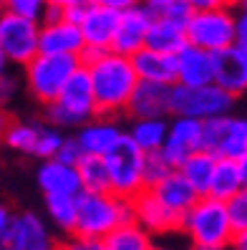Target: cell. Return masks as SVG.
<instances>
[{
  "label": "cell",
  "instance_id": "cell-1",
  "mask_svg": "<svg viewBox=\"0 0 247 250\" xmlns=\"http://www.w3.org/2000/svg\"><path fill=\"white\" fill-rule=\"evenodd\" d=\"M81 61L91 76L98 114L114 116L119 111H129V101L139 83L132 56L116 51H83Z\"/></svg>",
  "mask_w": 247,
  "mask_h": 250
},
{
  "label": "cell",
  "instance_id": "cell-2",
  "mask_svg": "<svg viewBox=\"0 0 247 250\" xmlns=\"http://www.w3.org/2000/svg\"><path fill=\"white\" fill-rule=\"evenodd\" d=\"M182 232L192 248L227 250L235 238V225L229 220L227 202L202 195L190 210L182 215Z\"/></svg>",
  "mask_w": 247,
  "mask_h": 250
},
{
  "label": "cell",
  "instance_id": "cell-3",
  "mask_svg": "<svg viewBox=\"0 0 247 250\" xmlns=\"http://www.w3.org/2000/svg\"><path fill=\"white\" fill-rule=\"evenodd\" d=\"M134 202L114 192H83L78 195V215L74 235L104 240L111 230L124 223H134Z\"/></svg>",
  "mask_w": 247,
  "mask_h": 250
},
{
  "label": "cell",
  "instance_id": "cell-4",
  "mask_svg": "<svg viewBox=\"0 0 247 250\" xmlns=\"http://www.w3.org/2000/svg\"><path fill=\"white\" fill-rule=\"evenodd\" d=\"M46 114H48V122L58 129L61 126H81L86 122H91L94 116H98L91 76L86 71V66H81L71 76V81L63 86V91L58 94V99L46 106Z\"/></svg>",
  "mask_w": 247,
  "mask_h": 250
},
{
  "label": "cell",
  "instance_id": "cell-5",
  "mask_svg": "<svg viewBox=\"0 0 247 250\" xmlns=\"http://www.w3.org/2000/svg\"><path fill=\"white\" fill-rule=\"evenodd\" d=\"M83 66L81 56H58V53H38L25 68V86L40 104H51L63 91L71 76Z\"/></svg>",
  "mask_w": 247,
  "mask_h": 250
},
{
  "label": "cell",
  "instance_id": "cell-6",
  "mask_svg": "<svg viewBox=\"0 0 247 250\" xmlns=\"http://www.w3.org/2000/svg\"><path fill=\"white\" fill-rule=\"evenodd\" d=\"M235 94L222 89L220 83H205V86H171V114L174 116H192V119H214L232 111Z\"/></svg>",
  "mask_w": 247,
  "mask_h": 250
},
{
  "label": "cell",
  "instance_id": "cell-7",
  "mask_svg": "<svg viewBox=\"0 0 247 250\" xmlns=\"http://www.w3.org/2000/svg\"><path fill=\"white\" fill-rule=\"evenodd\" d=\"M187 41L209 53H220L237 43V16L229 5L212 10H194L187 21Z\"/></svg>",
  "mask_w": 247,
  "mask_h": 250
},
{
  "label": "cell",
  "instance_id": "cell-8",
  "mask_svg": "<svg viewBox=\"0 0 247 250\" xmlns=\"http://www.w3.org/2000/svg\"><path fill=\"white\" fill-rule=\"evenodd\" d=\"M144 157L147 152L129 137L124 134L116 146L104 157L109 165V177H111V192L134 200L141 189H147L144 185Z\"/></svg>",
  "mask_w": 247,
  "mask_h": 250
},
{
  "label": "cell",
  "instance_id": "cell-9",
  "mask_svg": "<svg viewBox=\"0 0 247 250\" xmlns=\"http://www.w3.org/2000/svg\"><path fill=\"white\" fill-rule=\"evenodd\" d=\"M0 51L10 66H28L40 53V23L0 10Z\"/></svg>",
  "mask_w": 247,
  "mask_h": 250
},
{
  "label": "cell",
  "instance_id": "cell-10",
  "mask_svg": "<svg viewBox=\"0 0 247 250\" xmlns=\"http://www.w3.org/2000/svg\"><path fill=\"white\" fill-rule=\"evenodd\" d=\"M205 149L214 157L242 159L247 154V119L242 116H214L205 122Z\"/></svg>",
  "mask_w": 247,
  "mask_h": 250
},
{
  "label": "cell",
  "instance_id": "cell-11",
  "mask_svg": "<svg viewBox=\"0 0 247 250\" xmlns=\"http://www.w3.org/2000/svg\"><path fill=\"white\" fill-rule=\"evenodd\" d=\"M3 245L5 250H61L56 245L48 225L36 212L13 215V223Z\"/></svg>",
  "mask_w": 247,
  "mask_h": 250
},
{
  "label": "cell",
  "instance_id": "cell-12",
  "mask_svg": "<svg viewBox=\"0 0 247 250\" xmlns=\"http://www.w3.org/2000/svg\"><path fill=\"white\" fill-rule=\"evenodd\" d=\"M152 21H154V8L144 5V3L121 10L111 51L124 53V56H134L136 51H141L147 46V33H149Z\"/></svg>",
  "mask_w": 247,
  "mask_h": 250
},
{
  "label": "cell",
  "instance_id": "cell-13",
  "mask_svg": "<svg viewBox=\"0 0 247 250\" xmlns=\"http://www.w3.org/2000/svg\"><path fill=\"white\" fill-rule=\"evenodd\" d=\"M119 18H121V10L86 3L83 18L78 23L86 41V51H111L116 28H119Z\"/></svg>",
  "mask_w": 247,
  "mask_h": 250
},
{
  "label": "cell",
  "instance_id": "cell-14",
  "mask_svg": "<svg viewBox=\"0 0 247 250\" xmlns=\"http://www.w3.org/2000/svg\"><path fill=\"white\" fill-rule=\"evenodd\" d=\"M134 202V215L136 223L149 230L152 235H169V232H182V215L169 210L167 205L156 197L152 187L141 189V192L132 200Z\"/></svg>",
  "mask_w": 247,
  "mask_h": 250
},
{
  "label": "cell",
  "instance_id": "cell-15",
  "mask_svg": "<svg viewBox=\"0 0 247 250\" xmlns=\"http://www.w3.org/2000/svg\"><path fill=\"white\" fill-rule=\"evenodd\" d=\"M162 149L174 162V167H179L190 154L205 149V122L192 119V116H174V122H169V134Z\"/></svg>",
  "mask_w": 247,
  "mask_h": 250
},
{
  "label": "cell",
  "instance_id": "cell-16",
  "mask_svg": "<svg viewBox=\"0 0 247 250\" xmlns=\"http://www.w3.org/2000/svg\"><path fill=\"white\" fill-rule=\"evenodd\" d=\"M83 51H86V41L78 23L68 18L40 23V53L81 56Z\"/></svg>",
  "mask_w": 247,
  "mask_h": 250
},
{
  "label": "cell",
  "instance_id": "cell-17",
  "mask_svg": "<svg viewBox=\"0 0 247 250\" xmlns=\"http://www.w3.org/2000/svg\"><path fill=\"white\" fill-rule=\"evenodd\" d=\"M38 187L43 195H74L78 197L83 192V182L76 165H66L61 159H43L38 167Z\"/></svg>",
  "mask_w": 247,
  "mask_h": 250
},
{
  "label": "cell",
  "instance_id": "cell-18",
  "mask_svg": "<svg viewBox=\"0 0 247 250\" xmlns=\"http://www.w3.org/2000/svg\"><path fill=\"white\" fill-rule=\"evenodd\" d=\"M214 83H220L229 94L247 91V46H229L214 53Z\"/></svg>",
  "mask_w": 247,
  "mask_h": 250
},
{
  "label": "cell",
  "instance_id": "cell-19",
  "mask_svg": "<svg viewBox=\"0 0 247 250\" xmlns=\"http://www.w3.org/2000/svg\"><path fill=\"white\" fill-rule=\"evenodd\" d=\"M121 137H124V131L119 129V124L104 114H98V119L94 116L91 122L81 124L78 134H76L81 149L86 154H96V157H106Z\"/></svg>",
  "mask_w": 247,
  "mask_h": 250
},
{
  "label": "cell",
  "instance_id": "cell-20",
  "mask_svg": "<svg viewBox=\"0 0 247 250\" xmlns=\"http://www.w3.org/2000/svg\"><path fill=\"white\" fill-rule=\"evenodd\" d=\"M212 81H214V53L187 43L177 53V83L205 86Z\"/></svg>",
  "mask_w": 247,
  "mask_h": 250
},
{
  "label": "cell",
  "instance_id": "cell-21",
  "mask_svg": "<svg viewBox=\"0 0 247 250\" xmlns=\"http://www.w3.org/2000/svg\"><path fill=\"white\" fill-rule=\"evenodd\" d=\"M129 114L134 119L171 114V86L156 81H139L132 101H129Z\"/></svg>",
  "mask_w": 247,
  "mask_h": 250
},
{
  "label": "cell",
  "instance_id": "cell-22",
  "mask_svg": "<svg viewBox=\"0 0 247 250\" xmlns=\"http://www.w3.org/2000/svg\"><path fill=\"white\" fill-rule=\"evenodd\" d=\"M134 68L139 73V81H156V83H177V56L174 53H164L144 46L141 51H136L132 56Z\"/></svg>",
  "mask_w": 247,
  "mask_h": 250
},
{
  "label": "cell",
  "instance_id": "cell-23",
  "mask_svg": "<svg viewBox=\"0 0 247 250\" xmlns=\"http://www.w3.org/2000/svg\"><path fill=\"white\" fill-rule=\"evenodd\" d=\"M187 43H190L187 41V23L167 18V16H162V13L154 10V21H152L149 33H147V46L177 56Z\"/></svg>",
  "mask_w": 247,
  "mask_h": 250
},
{
  "label": "cell",
  "instance_id": "cell-24",
  "mask_svg": "<svg viewBox=\"0 0 247 250\" xmlns=\"http://www.w3.org/2000/svg\"><path fill=\"white\" fill-rule=\"evenodd\" d=\"M154 192H156V197L162 200L169 210H174L177 215H184L187 210L192 208V205L202 197L197 189L190 185V180L184 177V174L179 172V169H174L169 177H164L159 185H154L152 187Z\"/></svg>",
  "mask_w": 247,
  "mask_h": 250
},
{
  "label": "cell",
  "instance_id": "cell-25",
  "mask_svg": "<svg viewBox=\"0 0 247 250\" xmlns=\"http://www.w3.org/2000/svg\"><path fill=\"white\" fill-rule=\"evenodd\" d=\"M245 185H247V180H245V172H242L240 162L227 159V157H217L212 185H209V197H217V200L227 202L235 192H240Z\"/></svg>",
  "mask_w": 247,
  "mask_h": 250
},
{
  "label": "cell",
  "instance_id": "cell-26",
  "mask_svg": "<svg viewBox=\"0 0 247 250\" xmlns=\"http://www.w3.org/2000/svg\"><path fill=\"white\" fill-rule=\"evenodd\" d=\"M144 152H156L162 149L167 134H169V122L164 116H141V119H134L132 126L126 131Z\"/></svg>",
  "mask_w": 247,
  "mask_h": 250
},
{
  "label": "cell",
  "instance_id": "cell-27",
  "mask_svg": "<svg viewBox=\"0 0 247 250\" xmlns=\"http://www.w3.org/2000/svg\"><path fill=\"white\" fill-rule=\"evenodd\" d=\"M214 165H217V157L207 149H199L194 154H190L182 165L177 167L190 185L197 189L199 195H209V185H212V174H214Z\"/></svg>",
  "mask_w": 247,
  "mask_h": 250
},
{
  "label": "cell",
  "instance_id": "cell-28",
  "mask_svg": "<svg viewBox=\"0 0 247 250\" xmlns=\"http://www.w3.org/2000/svg\"><path fill=\"white\" fill-rule=\"evenodd\" d=\"M104 243L106 250H152L154 235L134 220V223H124L116 230H111L104 238Z\"/></svg>",
  "mask_w": 247,
  "mask_h": 250
},
{
  "label": "cell",
  "instance_id": "cell-29",
  "mask_svg": "<svg viewBox=\"0 0 247 250\" xmlns=\"http://www.w3.org/2000/svg\"><path fill=\"white\" fill-rule=\"evenodd\" d=\"M78 174L86 192H111V177H109V165L104 157L96 154H83L78 162Z\"/></svg>",
  "mask_w": 247,
  "mask_h": 250
},
{
  "label": "cell",
  "instance_id": "cell-30",
  "mask_svg": "<svg viewBox=\"0 0 247 250\" xmlns=\"http://www.w3.org/2000/svg\"><path fill=\"white\" fill-rule=\"evenodd\" d=\"M46 212L58 230L74 235L76 215H78V197H74V195H46Z\"/></svg>",
  "mask_w": 247,
  "mask_h": 250
},
{
  "label": "cell",
  "instance_id": "cell-31",
  "mask_svg": "<svg viewBox=\"0 0 247 250\" xmlns=\"http://www.w3.org/2000/svg\"><path fill=\"white\" fill-rule=\"evenodd\" d=\"M40 126L43 124H33V122H13L10 129L5 131L3 142L10 146L13 152H20V154H36V146H38V137H40Z\"/></svg>",
  "mask_w": 247,
  "mask_h": 250
},
{
  "label": "cell",
  "instance_id": "cell-32",
  "mask_svg": "<svg viewBox=\"0 0 247 250\" xmlns=\"http://www.w3.org/2000/svg\"><path fill=\"white\" fill-rule=\"evenodd\" d=\"M174 169H177V167H174V162L164 154V149L147 152V157H144V185L154 187V185L162 182L164 177H169Z\"/></svg>",
  "mask_w": 247,
  "mask_h": 250
},
{
  "label": "cell",
  "instance_id": "cell-33",
  "mask_svg": "<svg viewBox=\"0 0 247 250\" xmlns=\"http://www.w3.org/2000/svg\"><path fill=\"white\" fill-rule=\"evenodd\" d=\"M5 10L10 13H18L23 18H31V21H43L48 10V0H8L5 3Z\"/></svg>",
  "mask_w": 247,
  "mask_h": 250
},
{
  "label": "cell",
  "instance_id": "cell-34",
  "mask_svg": "<svg viewBox=\"0 0 247 250\" xmlns=\"http://www.w3.org/2000/svg\"><path fill=\"white\" fill-rule=\"evenodd\" d=\"M227 212H229L232 225H235V232L247 228V185L227 200Z\"/></svg>",
  "mask_w": 247,
  "mask_h": 250
},
{
  "label": "cell",
  "instance_id": "cell-35",
  "mask_svg": "<svg viewBox=\"0 0 247 250\" xmlns=\"http://www.w3.org/2000/svg\"><path fill=\"white\" fill-rule=\"evenodd\" d=\"M83 154H86V152L81 149L78 139H76V137H66L63 144H61V149H58V154H56V159L66 162V165H76V167H78V162L83 159Z\"/></svg>",
  "mask_w": 247,
  "mask_h": 250
},
{
  "label": "cell",
  "instance_id": "cell-36",
  "mask_svg": "<svg viewBox=\"0 0 247 250\" xmlns=\"http://www.w3.org/2000/svg\"><path fill=\"white\" fill-rule=\"evenodd\" d=\"M61 250H106V243L98 238H83V235H71V240L61 245Z\"/></svg>",
  "mask_w": 247,
  "mask_h": 250
},
{
  "label": "cell",
  "instance_id": "cell-37",
  "mask_svg": "<svg viewBox=\"0 0 247 250\" xmlns=\"http://www.w3.org/2000/svg\"><path fill=\"white\" fill-rule=\"evenodd\" d=\"M18 94V79L8 71L3 79H0V106H8Z\"/></svg>",
  "mask_w": 247,
  "mask_h": 250
},
{
  "label": "cell",
  "instance_id": "cell-38",
  "mask_svg": "<svg viewBox=\"0 0 247 250\" xmlns=\"http://www.w3.org/2000/svg\"><path fill=\"white\" fill-rule=\"evenodd\" d=\"M89 3L104 5V8H114V10H126V8H132V5H139L141 0H89Z\"/></svg>",
  "mask_w": 247,
  "mask_h": 250
},
{
  "label": "cell",
  "instance_id": "cell-39",
  "mask_svg": "<svg viewBox=\"0 0 247 250\" xmlns=\"http://www.w3.org/2000/svg\"><path fill=\"white\" fill-rule=\"evenodd\" d=\"M192 10H212V8H225L229 0H187Z\"/></svg>",
  "mask_w": 247,
  "mask_h": 250
},
{
  "label": "cell",
  "instance_id": "cell-40",
  "mask_svg": "<svg viewBox=\"0 0 247 250\" xmlns=\"http://www.w3.org/2000/svg\"><path fill=\"white\" fill-rule=\"evenodd\" d=\"M237 43L247 46V8L237 13Z\"/></svg>",
  "mask_w": 247,
  "mask_h": 250
},
{
  "label": "cell",
  "instance_id": "cell-41",
  "mask_svg": "<svg viewBox=\"0 0 247 250\" xmlns=\"http://www.w3.org/2000/svg\"><path fill=\"white\" fill-rule=\"evenodd\" d=\"M10 223H13V212L5 208V205H0V243L5 240V235L10 230Z\"/></svg>",
  "mask_w": 247,
  "mask_h": 250
},
{
  "label": "cell",
  "instance_id": "cell-42",
  "mask_svg": "<svg viewBox=\"0 0 247 250\" xmlns=\"http://www.w3.org/2000/svg\"><path fill=\"white\" fill-rule=\"evenodd\" d=\"M232 250H247V228L245 230H237L235 238H232Z\"/></svg>",
  "mask_w": 247,
  "mask_h": 250
},
{
  "label": "cell",
  "instance_id": "cell-43",
  "mask_svg": "<svg viewBox=\"0 0 247 250\" xmlns=\"http://www.w3.org/2000/svg\"><path fill=\"white\" fill-rule=\"evenodd\" d=\"M10 124H13V119H10L8 109H5V106H0V139L5 137V131L10 129Z\"/></svg>",
  "mask_w": 247,
  "mask_h": 250
},
{
  "label": "cell",
  "instance_id": "cell-44",
  "mask_svg": "<svg viewBox=\"0 0 247 250\" xmlns=\"http://www.w3.org/2000/svg\"><path fill=\"white\" fill-rule=\"evenodd\" d=\"M81 3H89V0H48V5H56V8H71V5H81Z\"/></svg>",
  "mask_w": 247,
  "mask_h": 250
},
{
  "label": "cell",
  "instance_id": "cell-45",
  "mask_svg": "<svg viewBox=\"0 0 247 250\" xmlns=\"http://www.w3.org/2000/svg\"><path fill=\"white\" fill-rule=\"evenodd\" d=\"M144 5H149V8H154V10H159V8H164V5H169L171 0H141Z\"/></svg>",
  "mask_w": 247,
  "mask_h": 250
},
{
  "label": "cell",
  "instance_id": "cell-46",
  "mask_svg": "<svg viewBox=\"0 0 247 250\" xmlns=\"http://www.w3.org/2000/svg\"><path fill=\"white\" fill-rule=\"evenodd\" d=\"M8 68H10V61H8V58H5V53L0 51V79H3L5 73H8Z\"/></svg>",
  "mask_w": 247,
  "mask_h": 250
},
{
  "label": "cell",
  "instance_id": "cell-47",
  "mask_svg": "<svg viewBox=\"0 0 247 250\" xmlns=\"http://www.w3.org/2000/svg\"><path fill=\"white\" fill-rule=\"evenodd\" d=\"M240 165H242V172H245V180H247V154L240 159Z\"/></svg>",
  "mask_w": 247,
  "mask_h": 250
},
{
  "label": "cell",
  "instance_id": "cell-48",
  "mask_svg": "<svg viewBox=\"0 0 247 250\" xmlns=\"http://www.w3.org/2000/svg\"><path fill=\"white\" fill-rule=\"evenodd\" d=\"M152 250H174V248H169V245H152Z\"/></svg>",
  "mask_w": 247,
  "mask_h": 250
},
{
  "label": "cell",
  "instance_id": "cell-49",
  "mask_svg": "<svg viewBox=\"0 0 247 250\" xmlns=\"http://www.w3.org/2000/svg\"><path fill=\"white\" fill-rule=\"evenodd\" d=\"M232 3H237V5H245L247 0H229V5H232Z\"/></svg>",
  "mask_w": 247,
  "mask_h": 250
},
{
  "label": "cell",
  "instance_id": "cell-50",
  "mask_svg": "<svg viewBox=\"0 0 247 250\" xmlns=\"http://www.w3.org/2000/svg\"><path fill=\"white\" fill-rule=\"evenodd\" d=\"M5 3H8V0H0V8H5Z\"/></svg>",
  "mask_w": 247,
  "mask_h": 250
},
{
  "label": "cell",
  "instance_id": "cell-51",
  "mask_svg": "<svg viewBox=\"0 0 247 250\" xmlns=\"http://www.w3.org/2000/svg\"><path fill=\"white\" fill-rule=\"evenodd\" d=\"M192 250H205V248H192Z\"/></svg>",
  "mask_w": 247,
  "mask_h": 250
}]
</instances>
